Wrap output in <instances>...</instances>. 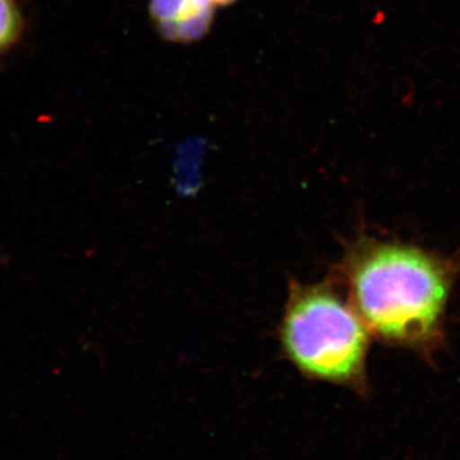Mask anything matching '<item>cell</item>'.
Listing matches in <instances>:
<instances>
[{
  "label": "cell",
  "mask_w": 460,
  "mask_h": 460,
  "mask_svg": "<svg viewBox=\"0 0 460 460\" xmlns=\"http://www.w3.org/2000/svg\"><path fill=\"white\" fill-rule=\"evenodd\" d=\"M350 305L387 343L426 347L438 338L452 289L449 265L420 248L363 241L345 257Z\"/></svg>",
  "instance_id": "6da1fadb"
},
{
  "label": "cell",
  "mask_w": 460,
  "mask_h": 460,
  "mask_svg": "<svg viewBox=\"0 0 460 460\" xmlns=\"http://www.w3.org/2000/svg\"><path fill=\"white\" fill-rule=\"evenodd\" d=\"M368 329L328 284L293 281L279 325L281 350L302 376L367 392Z\"/></svg>",
  "instance_id": "7a4b0ae2"
},
{
  "label": "cell",
  "mask_w": 460,
  "mask_h": 460,
  "mask_svg": "<svg viewBox=\"0 0 460 460\" xmlns=\"http://www.w3.org/2000/svg\"><path fill=\"white\" fill-rule=\"evenodd\" d=\"M214 11L201 12L177 22L157 23V29L162 33L163 38L168 41L174 42H195L201 40L208 32L214 21Z\"/></svg>",
  "instance_id": "3957f363"
},
{
  "label": "cell",
  "mask_w": 460,
  "mask_h": 460,
  "mask_svg": "<svg viewBox=\"0 0 460 460\" xmlns=\"http://www.w3.org/2000/svg\"><path fill=\"white\" fill-rule=\"evenodd\" d=\"M25 32V17L17 0H0V57L21 41Z\"/></svg>",
  "instance_id": "277c9868"
},
{
  "label": "cell",
  "mask_w": 460,
  "mask_h": 460,
  "mask_svg": "<svg viewBox=\"0 0 460 460\" xmlns=\"http://www.w3.org/2000/svg\"><path fill=\"white\" fill-rule=\"evenodd\" d=\"M187 0H151L150 14L156 23L175 22L186 8Z\"/></svg>",
  "instance_id": "5b68a950"
},
{
  "label": "cell",
  "mask_w": 460,
  "mask_h": 460,
  "mask_svg": "<svg viewBox=\"0 0 460 460\" xmlns=\"http://www.w3.org/2000/svg\"><path fill=\"white\" fill-rule=\"evenodd\" d=\"M215 5H222V7H226V5L233 4V3L237 2V0H213Z\"/></svg>",
  "instance_id": "8992f818"
}]
</instances>
